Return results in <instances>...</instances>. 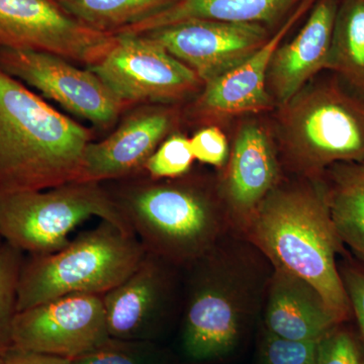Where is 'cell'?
I'll use <instances>...</instances> for the list:
<instances>
[{"mask_svg":"<svg viewBox=\"0 0 364 364\" xmlns=\"http://www.w3.org/2000/svg\"><path fill=\"white\" fill-rule=\"evenodd\" d=\"M102 183L146 252L177 267L210 252L231 227L226 210L191 171L171 179L141 172Z\"/></svg>","mask_w":364,"mask_h":364,"instance_id":"6da1fadb","label":"cell"},{"mask_svg":"<svg viewBox=\"0 0 364 364\" xmlns=\"http://www.w3.org/2000/svg\"><path fill=\"white\" fill-rule=\"evenodd\" d=\"M93 136L0 69V193L79 181Z\"/></svg>","mask_w":364,"mask_h":364,"instance_id":"7a4b0ae2","label":"cell"},{"mask_svg":"<svg viewBox=\"0 0 364 364\" xmlns=\"http://www.w3.org/2000/svg\"><path fill=\"white\" fill-rule=\"evenodd\" d=\"M244 233L274 268L315 287L339 322L348 317L350 304L336 263L342 241L324 191L313 186H277Z\"/></svg>","mask_w":364,"mask_h":364,"instance_id":"3957f363","label":"cell"},{"mask_svg":"<svg viewBox=\"0 0 364 364\" xmlns=\"http://www.w3.org/2000/svg\"><path fill=\"white\" fill-rule=\"evenodd\" d=\"M251 261L226 251V237L183 267L181 349L193 363L234 352L257 308L260 279Z\"/></svg>","mask_w":364,"mask_h":364,"instance_id":"277c9868","label":"cell"},{"mask_svg":"<svg viewBox=\"0 0 364 364\" xmlns=\"http://www.w3.org/2000/svg\"><path fill=\"white\" fill-rule=\"evenodd\" d=\"M146 255L136 235L104 221L50 254H26L18 312L69 294H105L119 286Z\"/></svg>","mask_w":364,"mask_h":364,"instance_id":"5b68a950","label":"cell"},{"mask_svg":"<svg viewBox=\"0 0 364 364\" xmlns=\"http://www.w3.org/2000/svg\"><path fill=\"white\" fill-rule=\"evenodd\" d=\"M282 107V143L299 171L313 176L335 163L364 161V98L327 82L304 88Z\"/></svg>","mask_w":364,"mask_h":364,"instance_id":"8992f818","label":"cell"},{"mask_svg":"<svg viewBox=\"0 0 364 364\" xmlns=\"http://www.w3.org/2000/svg\"><path fill=\"white\" fill-rule=\"evenodd\" d=\"M91 217L134 234L102 182L72 181L44 191L0 193V237L25 254L61 250L70 242L72 230Z\"/></svg>","mask_w":364,"mask_h":364,"instance_id":"52a82bcc","label":"cell"},{"mask_svg":"<svg viewBox=\"0 0 364 364\" xmlns=\"http://www.w3.org/2000/svg\"><path fill=\"white\" fill-rule=\"evenodd\" d=\"M111 49L86 67L124 102L135 105L181 102L202 90L195 71L148 35H116Z\"/></svg>","mask_w":364,"mask_h":364,"instance_id":"ba28073f","label":"cell"},{"mask_svg":"<svg viewBox=\"0 0 364 364\" xmlns=\"http://www.w3.org/2000/svg\"><path fill=\"white\" fill-rule=\"evenodd\" d=\"M112 338L158 342L177 318L183 304V268L146 252L133 272L104 294Z\"/></svg>","mask_w":364,"mask_h":364,"instance_id":"9c48e42d","label":"cell"},{"mask_svg":"<svg viewBox=\"0 0 364 364\" xmlns=\"http://www.w3.org/2000/svg\"><path fill=\"white\" fill-rule=\"evenodd\" d=\"M0 69L100 130L112 128L134 107L90 69L50 53L0 49Z\"/></svg>","mask_w":364,"mask_h":364,"instance_id":"30bf717a","label":"cell"},{"mask_svg":"<svg viewBox=\"0 0 364 364\" xmlns=\"http://www.w3.org/2000/svg\"><path fill=\"white\" fill-rule=\"evenodd\" d=\"M116 39L76 20L55 0H0V49L50 53L90 67Z\"/></svg>","mask_w":364,"mask_h":364,"instance_id":"8fae6325","label":"cell"},{"mask_svg":"<svg viewBox=\"0 0 364 364\" xmlns=\"http://www.w3.org/2000/svg\"><path fill=\"white\" fill-rule=\"evenodd\" d=\"M109 338L104 294H69L16 314L13 347L73 359Z\"/></svg>","mask_w":364,"mask_h":364,"instance_id":"7c38bea8","label":"cell"},{"mask_svg":"<svg viewBox=\"0 0 364 364\" xmlns=\"http://www.w3.org/2000/svg\"><path fill=\"white\" fill-rule=\"evenodd\" d=\"M179 123L174 107L135 105L104 140L90 142L83 155L79 181L107 182L143 172L151 155Z\"/></svg>","mask_w":364,"mask_h":364,"instance_id":"4fadbf2b","label":"cell"},{"mask_svg":"<svg viewBox=\"0 0 364 364\" xmlns=\"http://www.w3.org/2000/svg\"><path fill=\"white\" fill-rule=\"evenodd\" d=\"M195 71L203 85L248 58L268 38L260 23L193 20L145 33Z\"/></svg>","mask_w":364,"mask_h":364,"instance_id":"5bb4252c","label":"cell"},{"mask_svg":"<svg viewBox=\"0 0 364 364\" xmlns=\"http://www.w3.org/2000/svg\"><path fill=\"white\" fill-rule=\"evenodd\" d=\"M313 1L301 2L277 33L259 49L234 68L205 82L191 107L193 116L210 119L269 109L272 100L267 90V78L273 55Z\"/></svg>","mask_w":364,"mask_h":364,"instance_id":"9a60e30c","label":"cell"},{"mask_svg":"<svg viewBox=\"0 0 364 364\" xmlns=\"http://www.w3.org/2000/svg\"><path fill=\"white\" fill-rule=\"evenodd\" d=\"M279 166L274 146L259 124H249L235 140L223 186L232 227L245 232L257 208L277 188Z\"/></svg>","mask_w":364,"mask_h":364,"instance_id":"2e32d148","label":"cell"},{"mask_svg":"<svg viewBox=\"0 0 364 364\" xmlns=\"http://www.w3.org/2000/svg\"><path fill=\"white\" fill-rule=\"evenodd\" d=\"M338 7L337 0H318L298 35L273 55L267 86L282 107L328 68Z\"/></svg>","mask_w":364,"mask_h":364,"instance_id":"e0dca14e","label":"cell"},{"mask_svg":"<svg viewBox=\"0 0 364 364\" xmlns=\"http://www.w3.org/2000/svg\"><path fill=\"white\" fill-rule=\"evenodd\" d=\"M269 284L265 326L270 334L291 341L318 342L340 324L306 280L274 268Z\"/></svg>","mask_w":364,"mask_h":364,"instance_id":"ac0fdd59","label":"cell"},{"mask_svg":"<svg viewBox=\"0 0 364 364\" xmlns=\"http://www.w3.org/2000/svg\"><path fill=\"white\" fill-rule=\"evenodd\" d=\"M299 0H176L145 20L114 35H145L159 28L193 20L239 23H272Z\"/></svg>","mask_w":364,"mask_h":364,"instance_id":"d6986e66","label":"cell"},{"mask_svg":"<svg viewBox=\"0 0 364 364\" xmlns=\"http://www.w3.org/2000/svg\"><path fill=\"white\" fill-rule=\"evenodd\" d=\"M326 198L342 243L364 260V161L340 167Z\"/></svg>","mask_w":364,"mask_h":364,"instance_id":"ffe728a7","label":"cell"},{"mask_svg":"<svg viewBox=\"0 0 364 364\" xmlns=\"http://www.w3.org/2000/svg\"><path fill=\"white\" fill-rule=\"evenodd\" d=\"M327 69L364 93V0H344L338 7Z\"/></svg>","mask_w":364,"mask_h":364,"instance_id":"44dd1931","label":"cell"},{"mask_svg":"<svg viewBox=\"0 0 364 364\" xmlns=\"http://www.w3.org/2000/svg\"><path fill=\"white\" fill-rule=\"evenodd\" d=\"M67 14L100 32L116 33L176 0H55Z\"/></svg>","mask_w":364,"mask_h":364,"instance_id":"7402d4cb","label":"cell"},{"mask_svg":"<svg viewBox=\"0 0 364 364\" xmlns=\"http://www.w3.org/2000/svg\"><path fill=\"white\" fill-rule=\"evenodd\" d=\"M72 364H176L173 356L158 342L109 337L105 343Z\"/></svg>","mask_w":364,"mask_h":364,"instance_id":"603a6c76","label":"cell"},{"mask_svg":"<svg viewBox=\"0 0 364 364\" xmlns=\"http://www.w3.org/2000/svg\"><path fill=\"white\" fill-rule=\"evenodd\" d=\"M26 254L0 240V355L13 347V326L18 314V291Z\"/></svg>","mask_w":364,"mask_h":364,"instance_id":"cb8c5ba5","label":"cell"},{"mask_svg":"<svg viewBox=\"0 0 364 364\" xmlns=\"http://www.w3.org/2000/svg\"><path fill=\"white\" fill-rule=\"evenodd\" d=\"M195 160L189 139L171 134L151 155L143 172L153 179L176 178L188 173Z\"/></svg>","mask_w":364,"mask_h":364,"instance_id":"d4e9b609","label":"cell"},{"mask_svg":"<svg viewBox=\"0 0 364 364\" xmlns=\"http://www.w3.org/2000/svg\"><path fill=\"white\" fill-rule=\"evenodd\" d=\"M318 342L291 341L267 332L260 364H317Z\"/></svg>","mask_w":364,"mask_h":364,"instance_id":"484cf974","label":"cell"},{"mask_svg":"<svg viewBox=\"0 0 364 364\" xmlns=\"http://www.w3.org/2000/svg\"><path fill=\"white\" fill-rule=\"evenodd\" d=\"M317 364H364L351 335L338 328L327 333L317 345Z\"/></svg>","mask_w":364,"mask_h":364,"instance_id":"4316f807","label":"cell"},{"mask_svg":"<svg viewBox=\"0 0 364 364\" xmlns=\"http://www.w3.org/2000/svg\"><path fill=\"white\" fill-rule=\"evenodd\" d=\"M189 142L193 156L198 161L219 168L226 164L229 145L226 136L217 127H207L196 132Z\"/></svg>","mask_w":364,"mask_h":364,"instance_id":"83f0119b","label":"cell"},{"mask_svg":"<svg viewBox=\"0 0 364 364\" xmlns=\"http://www.w3.org/2000/svg\"><path fill=\"white\" fill-rule=\"evenodd\" d=\"M341 277L364 341V272L358 268L346 267Z\"/></svg>","mask_w":364,"mask_h":364,"instance_id":"f1b7e54d","label":"cell"},{"mask_svg":"<svg viewBox=\"0 0 364 364\" xmlns=\"http://www.w3.org/2000/svg\"><path fill=\"white\" fill-rule=\"evenodd\" d=\"M4 364H72L68 358L37 352L21 350L11 347L4 355Z\"/></svg>","mask_w":364,"mask_h":364,"instance_id":"f546056e","label":"cell"},{"mask_svg":"<svg viewBox=\"0 0 364 364\" xmlns=\"http://www.w3.org/2000/svg\"><path fill=\"white\" fill-rule=\"evenodd\" d=\"M0 364H4V358L2 355H0Z\"/></svg>","mask_w":364,"mask_h":364,"instance_id":"4dcf8cb0","label":"cell"},{"mask_svg":"<svg viewBox=\"0 0 364 364\" xmlns=\"http://www.w3.org/2000/svg\"><path fill=\"white\" fill-rule=\"evenodd\" d=\"M0 240H1V237H0Z\"/></svg>","mask_w":364,"mask_h":364,"instance_id":"1f68e13d","label":"cell"}]
</instances>
